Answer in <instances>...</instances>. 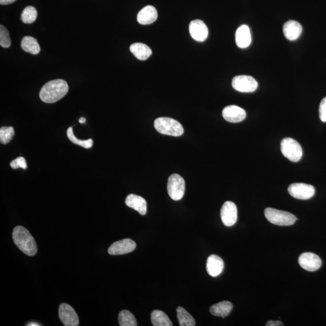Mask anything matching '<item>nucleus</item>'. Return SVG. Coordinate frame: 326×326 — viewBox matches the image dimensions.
I'll return each mask as SVG.
<instances>
[{"label": "nucleus", "instance_id": "obj_1", "mask_svg": "<svg viewBox=\"0 0 326 326\" xmlns=\"http://www.w3.org/2000/svg\"><path fill=\"white\" fill-rule=\"evenodd\" d=\"M69 87L63 79H55L48 82L42 87L39 98L46 103L57 102L64 97L68 92Z\"/></svg>", "mask_w": 326, "mask_h": 326}, {"label": "nucleus", "instance_id": "obj_2", "mask_svg": "<svg viewBox=\"0 0 326 326\" xmlns=\"http://www.w3.org/2000/svg\"><path fill=\"white\" fill-rule=\"evenodd\" d=\"M12 237L17 247L25 255L33 256L36 255L37 248L35 240L28 229L22 226H17L13 229Z\"/></svg>", "mask_w": 326, "mask_h": 326}, {"label": "nucleus", "instance_id": "obj_3", "mask_svg": "<svg viewBox=\"0 0 326 326\" xmlns=\"http://www.w3.org/2000/svg\"><path fill=\"white\" fill-rule=\"evenodd\" d=\"M154 127L160 133L173 137H179L184 133L182 125L177 120L169 117H160L157 119L154 122Z\"/></svg>", "mask_w": 326, "mask_h": 326}, {"label": "nucleus", "instance_id": "obj_4", "mask_svg": "<svg viewBox=\"0 0 326 326\" xmlns=\"http://www.w3.org/2000/svg\"><path fill=\"white\" fill-rule=\"evenodd\" d=\"M264 216L270 223L279 226H292L297 220L293 214L272 208H266Z\"/></svg>", "mask_w": 326, "mask_h": 326}, {"label": "nucleus", "instance_id": "obj_5", "mask_svg": "<svg viewBox=\"0 0 326 326\" xmlns=\"http://www.w3.org/2000/svg\"><path fill=\"white\" fill-rule=\"evenodd\" d=\"M281 151L283 156L292 162L300 161L303 156L300 144L291 138H285L282 141Z\"/></svg>", "mask_w": 326, "mask_h": 326}, {"label": "nucleus", "instance_id": "obj_6", "mask_svg": "<svg viewBox=\"0 0 326 326\" xmlns=\"http://www.w3.org/2000/svg\"><path fill=\"white\" fill-rule=\"evenodd\" d=\"M185 181L180 175L173 174L168 179L167 192L170 198L179 201L183 198L185 193Z\"/></svg>", "mask_w": 326, "mask_h": 326}, {"label": "nucleus", "instance_id": "obj_7", "mask_svg": "<svg viewBox=\"0 0 326 326\" xmlns=\"http://www.w3.org/2000/svg\"><path fill=\"white\" fill-rule=\"evenodd\" d=\"M232 86L239 92L252 93L257 90L258 84L253 77L240 75L234 77L232 79Z\"/></svg>", "mask_w": 326, "mask_h": 326}, {"label": "nucleus", "instance_id": "obj_8", "mask_svg": "<svg viewBox=\"0 0 326 326\" xmlns=\"http://www.w3.org/2000/svg\"><path fill=\"white\" fill-rule=\"evenodd\" d=\"M288 192L294 198L301 200L311 199L314 196V186L304 183H293L288 188Z\"/></svg>", "mask_w": 326, "mask_h": 326}, {"label": "nucleus", "instance_id": "obj_9", "mask_svg": "<svg viewBox=\"0 0 326 326\" xmlns=\"http://www.w3.org/2000/svg\"><path fill=\"white\" fill-rule=\"evenodd\" d=\"M59 317L65 326H79L78 315L70 305L66 303L60 304L59 307Z\"/></svg>", "mask_w": 326, "mask_h": 326}, {"label": "nucleus", "instance_id": "obj_10", "mask_svg": "<svg viewBox=\"0 0 326 326\" xmlns=\"http://www.w3.org/2000/svg\"><path fill=\"white\" fill-rule=\"evenodd\" d=\"M222 222L227 227H231L237 220V209L236 204L231 201H227L221 210Z\"/></svg>", "mask_w": 326, "mask_h": 326}, {"label": "nucleus", "instance_id": "obj_11", "mask_svg": "<svg viewBox=\"0 0 326 326\" xmlns=\"http://www.w3.org/2000/svg\"><path fill=\"white\" fill-rule=\"evenodd\" d=\"M298 263L302 268L307 271H317L322 266V261L319 256L312 253H304L298 258Z\"/></svg>", "mask_w": 326, "mask_h": 326}, {"label": "nucleus", "instance_id": "obj_12", "mask_svg": "<svg viewBox=\"0 0 326 326\" xmlns=\"http://www.w3.org/2000/svg\"><path fill=\"white\" fill-rule=\"evenodd\" d=\"M133 240L125 239L113 243L108 248V253L111 255H122L132 252L136 248Z\"/></svg>", "mask_w": 326, "mask_h": 326}, {"label": "nucleus", "instance_id": "obj_13", "mask_svg": "<svg viewBox=\"0 0 326 326\" xmlns=\"http://www.w3.org/2000/svg\"><path fill=\"white\" fill-rule=\"evenodd\" d=\"M189 32L192 38L198 42L204 41L208 34L207 26L199 20L191 21L189 25Z\"/></svg>", "mask_w": 326, "mask_h": 326}, {"label": "nucleus", "instance_id": "obj_14", "mask_svg": "<svg viewBox=\"0 0 326 326\" xmlns=\"http://www.w3.org/2000/svg\"><path fill=\"white\" fill-rule=\"evenodd\" d=\"M224 119L230 123H239L243 121L247 116L244 109L236 105H229L223 111Z\"/></svg>", "mask_w": 326, "mask_h": 326}, {"label": "nucleus", "instance_id": "obj_15", "mask_svg": "<svg viewBox=\"0 0 326 326\" xmlns=\"http://www.w3.org/2000/svg\"><path fill=\"white\" fill-rule=\"evenodd\" d=\"M224 263L223 259L217 255H211L207 261L206 269L210 276L215 277L223 272Z\"/></svg>", "mask_w": 326, "mask_h": 326}, {"label": "nucleus", "instance_id": "obj_16", "mask_svg": "<svg viewBox=\"0 0 326 326\" xmlns=\"http://www.w3.org/2000/svg\"><path fill=\"white\" fill-rule=\"evenodd\" d=\"M302 26L297 21L290 20L283 26V31L286 38L290 41L297 39L302 32Z\"/></svg>", "mask_w": 326, "mask_h": 326}, {"label": "nucleus", "instance_id": "obj_17", "mask_svg": "<svg viewBox=\"0 0 326 326\" xmlns=\"http://www.w3.org/2000/svg\"><path fill=\"white\" fill-rule=\"evenodd\" d=\"M127 206L137 211L141 215H145L147 213V202L143 197L134 194L128 195L125 200Z\"/></svg>", "mask_w": 326, "mask_h": 326}, {"label": "nucleus", "instance_id": "obj_18", "mask_svg": "<svg viewBox=\"0 0 326 326\" xmlns=\"http://www.w3.org/2000/svg\"><path fill=\"white\" fill-rule=\"evenodd\" d=\"M158 18L157 10L154 6H147L138 12L137 21L142 25H151L156 21Z\"/></svg>", "mask_w": 326, "mask_h": 326}, {"label": "nucleus", "instance_id": "obj_19", "mask_svg": "<svg viewBox=\"0 0 326 326\" xmlns=\"http://www.w3.org/2000/svg\"><path fill=\"white\" fill-rule=\"evenodd\" d=\"M235 39L236 43L239 48L244 49L249 46L251 42L250 28L246 25L240 26L236 32Z\"/></svg>", "mask_w": 326, "mask_h": 326}, {"label": "nucleus", "instance_id": "obj_20", "mask_svg": "<svg viewBox=\"0 0 326 326\" xmlns=\"http://www.w3.org/2000/svg\"><path fill=\"white\" fill-rule=\"evenodd\" d=\"M130 52L135 56L138 60L145 61L151 57L152 50L148 45L140 42H136L130 45Z\"/></svg>", "mask_w": 326, "mask_h": 326}, {"label": "nucleus", "instance_id": "obj_21", "mask_svg": "<svg viewBox=\"0 0 326 326\" xmlns=\"http://www.w3.org/2000/svg\"><path fill=\"white\" fill-rule=\"evenodd\" d=\"M232 304L228 301L220 302L210 307V312L214 316L226 318L232 311Z\"/></svg>", "mask_w": 326, "mask_h": 326}, {"label": "nucleus", "instance_id": "obj_22", "mask_svg": "<svg viewBox=\"0 0 326 326\" xmlns=\"http://www.w3.org/2000/svg\"><path fill=\"white\" fill-rule=\"evenodd\" d=\"M21 46L25 52L33 55H38L41 51L38 41L32 36L24 37L21 41Z\"/></svg>", "mask_w": 326, "mask_h": 326}, {"label": "nucleus", "instance_id": "obj_23", "mask_svg": "<svg viewBox=\"0 0 326 326\" xmlns=\"http://www.w3.org/2000/svg\"><path fill=\"white\" fill-rule=\"evenodd\" d=\"M152 324L154 326H172V323L164 312L155 310L151 315Z\"/></svg>", "mask_w": 326, "mask_h": 326}, {"label": "nucleus", "instance_id": "obj_24", "mask_svg": "<svg viewBox=\"0 0 326 326\" xmlns=\"http://www.w3.org/2000/svg\"><path fill=\"white\" fill-rule=\"evenodd\" d=\"M179 324L181 326H195L196 325L194 317L182 307L176 309Z\"/></svg>", "mask_w": 326, "mask_h": 326}, {"label": "nucleus", "instance_id": "obj_25", "mask_svg": "<svg viewBox=\"0 0 326 326\" xmlns=\"http://www.w3.org/2000/svg\"><path fill=\"white\" fill-rule=\"evenodd\" d=\"M119 323L120 326H137V322L134 315L127 310H123L119 315Z\"/></svg>", "mask_w": 326, "mask_h": 326}, {"label": "nucleus", "instance_id": "obj_26", "mask_svg": "<svg viewBox=\"0 0 326 326\" xmlns=\"http://www.w3.org/2000/svg\"><path fill=\"white\" fill-rule=\"evenodd\" d=\"M38 16L37 10L33 6H28L23 10L21 13V20L24 23L31 24L34 22Z\"/></svg>", "mask_w": 326, "mask_h": 326}, {"label": "nucleus", "instance_id": "obj_27", "mask_svg": "<svg viewBox=\"0 0 326 326\" xmlns=\"http://www.w3.org/2000/svg\"><path fill=\"white\" fill-rule=\"evenodd\" d=\"M66 134H67L69 140L72 143L77 144V145L81 146L83 148L90 149L93 145V140L92 139H88L87 140H81L77 138L73 133V128L72 127L68 128L67 131H66Z\"/></svg>", "mask_w": 326, "mask_h": 326}, {"label": "nucleus", "instance_id": "obj_28", "mask_svg": "<svg viewBox=\"0 0 326 326\" xmlns=\"http://www.w3.org/2000/svg\"><path fill=\"white\" fill-rule=\"evenodd\" d=\"M14 135V130L12 127H3L0 129V141L1 144L9 143Z\"/></svg>", "mask_w": 326, "mask_h": 326}, {"label": "nucleus", "instance_id": "obj_29", "mask_svg": "<svg viewBox=\"0 0 326 326\" xmlns=\"http://www.w3.org/2000/svg\"><path fill=\"white\" fill-rule=\"evenodd\" d=\"M11 39L9 32L4 26H0V45L3 48H9L11 45Z\"/></svg>", "mask_w": 326, "mask_h": 326}, {"label": "nucleus", "instance_id": "obj_30", "mask_svg": "<svg viewBox=\"0 0 326 326\" xmlns=\"http://www.w3.org/2000/svg\"><path fill=\"white\" fill-rule=\"evenodd\" d=\"M10 167L13 169H17L19 167L22 168V169H26L27 168H28V165H27V162L25 158L20 157L13 160V161L10 163Z\"/></svg>", "mask_w": 326, "mask_h": 326}, {"label": "nucleus", "instance_id": "obj_31", "mask_svg": "<svg viewBox=\"0 0 326 326\" xmlns=\"http://www.w3.org/2000/svg\"><path fill=\"white\" fill-rule=\"evenodd\" d=\"M320 118L323 122H326V97L321 101L319 108Z\"/></svg>", "mask_w": 326, "mask_h": 326}, {"label": "nucleus", "instance_id": "obj_32", "mask_svg": "<svg viewBox=\"0 0 326 326\" xmlns=\"http://www.w3.org/2000/svg\"><path fill=\"white\" fill-rule=\"evenodd\" d=\"M266 326H282L283 323L280 321H269L266 324Z\"/></svg>", "mask_w": 326, "mask_h": 326}, {"label": "nucleus", "instance_id": "obj_33", "mask_svg": "<svg viewBox=\"0 0 326 326\" xmlns=\"http://www.w3.org/2000/svg\"><path fill=\"white\" fill-rule=\"evenodd\" d=\"M16 0H0V4L1 5H8L13 3Z\"/></svg>", "mask_w": 326, "mask_h": 326}, {"label": "nucleus", "instance_id": "obj_34", "mask_svg": "<svg viewBox=\"0 0 326 326\" xmlns=\"http://www.w3.org/2000/svg\"><path fill=\"white\" fill-rule=\"evenodd\" d=\"M85 122H86V119H85L84 117H81V118L79 119V122L81 123V124H84Z\"/></svg>", "mask_w": 326, "mask_h": 326}, {"label": "nucleus", "instance_id": "obj_35", "mask_svg": "<svg viewBox=\"0 0 326 326\" xmlns=\"http://www.w3.org/2000/svg\"><path fill=\"white\" fill-rule=\"evenodd\" d=\"M29 326H40L39 325L37 324L36 323H29V324L28 325Z\"/></svg>", "mask_w": 326, "mask_h": 326}]
</instances>
